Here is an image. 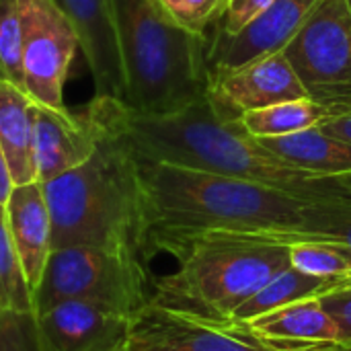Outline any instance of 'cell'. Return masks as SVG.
<instances>
[{"mask_svg":"<svg viewBox=\"0 0 351 351\" xmlns=\"http://www.w3.org/2000/svg\"><path fill=\"white\" fill-rule=\"evenodd\" d=\"M148 257L173 239L199 232L282 237L290 243L331 239L341 199H308L255 181L152 162L138 156ZM351 199V197H348Z\"/></svg>","mask_w":351,"mask_h":351,"instance_id":"1","label":"cell"},{"mask_svg":"<svg viewBox=\"0 0 351 351\" xmlns=\"http://www.w3.org/2000/svg\"><path fill=\"white\" fill-rule=\"evenodd\" d=\"M88 105L99 121L144 160L255 181L308 199L351 197L337 177L294 169L247 134L241 123L222 121L208 99L165 115L132 109L111 97H93Z\"/></svg>","mask_w":351,"mask_h":351,"instance_id":"2","label":"cell"},{"mask_svg":"<svg viewBox=\"0 0 351 351\" xmlns=\"http://www.w3.org/2000/svg\"><path fill=\"white\" fill-rule=\"evenodd\" d=\"M41 185L53 251L99 247L150 259L138 156L111 130L103 125V138L88 160Z\"/></svg>","mask_w":351,"mask_h":351,"instance_id":"3","label":"cell"},{"mask_svg":"<svg viewBox=\"0 0 351 351\" xmlns=\"http://www.w3.org/2000/svg\"><path fill=\"white\" fill-rule=\"evenodd\" d=\"M288 239L199 232L160 247L179 261L175 274L152 280L150 302L224 323L271 278L290 267Z\"/></svg>","mask_w":351,"mask_h":351,"instance_id":"4","label":"cell"},{"mask_svg":"<svg viewBox=\"0 0 351 351\" xmlns=\"http://www.w3.org/2000/svg\"><path fill=\"white\" fill-rule=\"evenodd\" d=\"M123 68V103L144 113H177L208 95L210 39L179 27L156 0H111Z\"/></svg>","mask_w":351,"mask_h":351,"instance_id":"5","label":"cell"},{"mask_svg":"<svg viewBox=\"0 0 351 351\" xmlns=\"http://www.w3.org/2000/svg\"><path fill=\"white\" fill-rule=\"evenodd\" d=\"M150 296L152 278L142 257L99 247H64L47 259L33 292V313L78 300L134 317Z\"/></svg>","mask_w":351,"mask_h":351,"instance_id":"6","label":"cell"},{"mask_svg":"<svg viewBox=\"0 0 351 351\" xmlns=\"http://www.w3.org/2000/svg\"><path fill=\"white\" fill-rule=\"evenodd\" d=\"M308 99L333 117L351 113V8L321 0L284 49Z\"/></svg>","mask_w":351,"mask_h":351,"instance_id":"7","label":"cell"},{"mask_svg":"<svg viewBox=\"0 0 351 351\" xmlns=\"http://www.w3.org/2000/svg\"><path fill=\"white\" fill-rule=\"evenodd\" d=\"M23 86L39 105L66 109L64 84L80 41L70 19L51 0H21Z\"/></svg>","mask_w":351,"mask_h":351,"instance_id":"8","label":"cell"},{"mask_svg":"<svg viewBox=\"0 0 351 351\" xmlns=\"http://www.w3.org/2000/svg\"><path fill=\"white\" fill-rule=\"evenodd\" d=\"M123 351H274L245 331L148 302L130 321Z\"/></svg>","mask_w":351,"mask_h":351,"instance_id":"9","label":"cell"},{"mask_svg":"<svg viewBox=\"0 0 351 351\" xmlns=\"http://www.w3.org/2000/svg\"><path fill=\"white\" fill-rule=\"evenodd\" d=\"M206 99L222 121L237 123L251 111L308 95L286 53L278 51L232 70L210 72Z\"/></svg>","mask_w":351,"mask_h":351,"instance_id":"10","label":"cell"},{"mask_svg":"<svg viewBox=\"0 0 351 351\" xmlns=\"http://www.w3.org/2000/svg\"><path fill=\"white\" fill-rule=\"evenodd\" d=\"M33 113V162L39 183L80 167L103 138V125L88 103L80 109H51L35 103Z\"/></svg>","mask_w":351,"mask_h":351,"instance_id":"11","label":"cell"},{"mask_svg":"<svg viewBox=\"0 0 351 351\" xmlns=\"http://www.w3.org/2000/svg\"><path fill=\"white\" fill-rule=\"evenodd\" d=\"M132 317L78 300L35 313L43 351H123Z\"/></svg>","mask_w":351,"mask_h":351,"instance_id":"12","label":"cell"},{"mask_svg":"<svg viewBox=\"0 0 351 351\" xmlns=\"http://www.w3.org/2000/svg\"><path fill=\"white\" fill-rule=\"evenodd\" d=\"M321 0H276L237 35L214 33L210 39V72L232 70L243 64L284 51Z\"/></svg>","mask_w":351,"mask_h":351,"instance_id":"13","label":"cell"},{"mask_svg":"<svg viewBox=\"0 0 351 351\" xmlns=\"http://www.w3.org/2000/svg\"><path fill=\"white\" fill-rule=\"evenodd\" d=\"M74 25L80 51L88 64L95 97L123 101L125 82L115 37L111 0H51Z\"/></svg>","mask_w":351,"mask_h":351,"instance_id":"14","label":"cell"},{"mask_svg":"<svg viewBox=\"0 0 351 351\" xmlns=\"http://www.w3.org/2000/svg\"><path fill=\"white\" fill-rule=\"evenodd\" d=\"M4 212L25 278L35 292L53 251L51 218L43 195V185L39 181L14 185L4 204Z\"/></svg>","mask_w":351,"mask_h":351,"instance_id":"15","label":"cell"},{"mask_svg":"<svg viewBox=\"0 0 351 351\" xmlns=\"http://www.w3.org/2000/svg\"><path fill=\"white\" fill-rule=\"evenodd\" d=\"M226 325V323H224ZM243 327L251 335L278 346H337L339 329L325 313L319 298L296 302L274 313H267Z\"/></svg>","mask_w":351,"mask_h":351,"instance_id":"16","label":"cell"},{"mask_svg":"<svg viewBox=\"0 0 351 351\" xmlns=\"http://www.w3.org/2000/svg\"><path fill=\"white\" fill-rule=\"evenodd\" d=\"M274 156L294 169L321 175L341 177L351 173V142H346L321 125L276 138H257Z\"/></svg>","mask_w":351,"mask_h":351,"instance_id":"17","label":"cell"},{"mask_svg":"<svg viewBox=\"0 0 351 351\" xmlns=\"http://www.w3.org/2000/svg\"><path fill=\"white\" fill-rule=\"evenodd\" d=\"M35 101L16 84L0 78V146L14 185L37 181L33 162Z\"/></svg>","mask_w":351,"mask_h":351,"instance_id":"18","label":"cell"},{"mask_svg":"<svg viewBox=\"0 0 351 351\" xmlns=\"http://www.w3.org/2000/svg\"><path fill=\"white\" fill-rule=\"evenodd\" d=\"M351 280H325V278H315L306 276L292 265L280 271L276 278H271L259 292H255L249 300H245L224 323L226 325H245L249 321H255L267 313H274L278 308L304 302V300H315L323 298L325 294L341 288Z\"/></svg>","mask_w":351,"mask_h":351,"instance_id":"19","label":"cell"},{"mask_svg":"<svg viewBox=\"0 0 351 351\" xmlns=\"http://www.w3.org/2000/svg\"><path fill=\"white\" fill-rule=\"evenodd\" d=\"M331 111L313 99L284 101L243 115L237 123L253 138H276L317 128L331 119Z\"/></svg>","mask_w":351,"mask_h":351,"instance_id":"20","label":"cell"},{"mask_svg":"<svg viewBox=\"0 0 351 351\" xmlns=\"http://www.w3.org/2000/svg\"><path fill=\"white\" fill-rule=\"evenodd\" d=\"M290 265L306 276L351 280V249L337 241L304 239L288 245Z\"/></svg>","mask_w":351,"mask_h":351,"instance_id":"21","label":"cell"},{"mask_svg":"<svg viewBox=\"0 0 351 351\" xmlns=\"http://www.w3.org/2000/svg\"><path fill=\"white\" fill-rule=\"evenodd\" d=\"M0 311L33 313V290L14 249L4 206H0Z\"/></svg>","mask_w":351,"mask_h":351,"instance_id":"22","label":"cell"},{"mask_svg":"<svg viewBox=\"0 0 351 351\" xmlns=\"http://www.w3.org/2000/svg\"><path fill=\"white\" fill-rule=\"evenodd\" d=\"M23 21L21 0H0V78L23 86Z\"/></svg>","mask_w":351,"mask_h":351,"instance_id":"23","label":"cell"},{"mask_svg":"<svg viewBox=\"0 0 351 351\" xmlns=\"http://www.w3.org/2000/svg\"><path fill=\"white\" fill-rule=\"evenodd\" d=\"M156 2L179 27L199 37H208V31L220 23L228 6V0H156Z\"/></svg>","mask_w":351,"mask_h":351,"instance_id":"24","label":"cell"},{"mask_svg":"<svg viewBox=\"0 0 351 351\" xmlns=\"http://www.w3.org/2000/svg\"><path fill=\"white\" fill-rule=\"evenodd\" d=\"M0 351H43L35 313L0 311Z\"/></svg>","mask_w":351,"mask_h":351,"instance_id":"25","label":"cell"},{"mask_svg":"<svg viewBox=\"0 0 351 351\" xmlns=\"http://www.w3.org/2000/svg\"><path fill=\"white\" fill-rule=\"evenodd\" d=\"M276 0H228V6L220 19V23L214 27L216 33L224 35H237L243 31L253 19H257L261 12H265Z\"/></svg>","mask_w":351,"mask_h":351,"instance_id":"26","label":"cell"},{"mask_svg":"<svg viewBox=\"0 0 351 351\" xmlns=\"http://www.w3.org/2000/svg\"><path fill=\"white\" fill-rule=\"evenodd\" d=\"M319 302L339 329L337 346L351 348V282L325 294L323 298H319Z\"/></svg>","mask_w":351,"mask_h":351,"instance_id":"27","label":"cell"},{"mask_svg":"<svg viewBox=\"0 0 351 351\" xmlns=\"http://www.w3.org/2000/svg\"><path fill=\"white\" fill-rule=\"evenodd\" d=\"M333 241H337V243L351 249V199H346L339 206L335 228H333Z\"/></svg>","mask_w":351,"mask_h":351,"instance_id":"28","label":"cell"},{"mask_svg":"<svg viewBox=\"0 0 351 351\" xmlns=\"http://www.w3.org/2000/svg\"><path fill=\"white\" fill-rule=\"evenodd\" d=\"M321 128L346 142H351V113L339 115V117H331L325 123H321Z\"/></svg>","mask_w":351,"mask_h":351,"instance_id":"29","label":"cell"},{"mask_svg":"<svg viewBox=\"0 0 351 351\" xmlns=\"http://www.w3.org/2000/svg\"><path fill=\"white\" fill-rule=\"evenodd\" d=\"M12 187H14V181H12V175H10V169H8V162L4 156V150L0 146V206L6 204Z\"/></svg>","mask_w":351,"mask_h":351,"instance_id":"30","label":"cell"},{"mask_svg":"<svg viewBox=\"0 0 351 351\" xmlns=\"http://www.w3.org/2000/svg\"><path fill=\"white\" fill-rule=\"evenodd\" d=\"M274 351H351V348L343 346H278L269 343Z\"/></svg>","mask_w":351,"mask_h":351,"instance_id":"31","label":"cell"},{"mask_svg":"<svg viewBox=\"0 0 351 351\" xmlns=\"http://www.w3.org/2000/svg\"><path fill=\"white\" fill-rule=\"evenodd\" d=\"M339 179V183L346 187V189H350L351 191V173H346V175H341V177H337Z\"/></svg>","mask_w":351,"mask_h":351,"instance_id":"32","label":"cell"},{"mask_svg":"<svg viewBox=\"0 0 351 351\" xmlns=\"http://www.w3.org/2000/svg\"><path fill=\"white\" fill-rule=\"evenodd\" d=\"M348 4H350V8H351V0H348Z\"/></svg>","mask_w":351,"mask_h":351,"instance_id":"33","label":"cell"}]
</instances>
